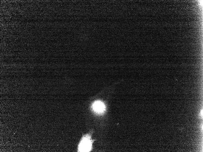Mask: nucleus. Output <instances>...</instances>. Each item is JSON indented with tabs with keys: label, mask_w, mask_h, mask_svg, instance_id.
Instances as JSON below:
<instances>
[{
	"label": "nucleus",
	"mask_w": 203,
	"mask_h": 152,
	"mask_svg": "<svg viewBox=\"0 0 203 152\" xmlns=\"http://www.w3.org/2000/svg\"><path fill=\"white\" fill-rule=\"evenodd\" d=\"M92 141L89 136L84 137L80 141L78 146L79 152H89L91 150Z\"/></svg>",
	"instance_id": "nucleus-1"
},
{
	"label": "nucleus",
	"mask_w": 203,
	"mask_h": 152,
	"mask_svg": "<svg viewBox=\"0 0 203 152\" xmlns=\"http://www.w3.org/2000/svg\"><path fill=\"white\" fill-rule=\"evenodd\" d=\"M92 107L93 110L98 113H102L105 110L104 104L100 101H95L92 104Z\"/></svg>",
	"instance_id": "nucleus-2"
}]
</instances>
